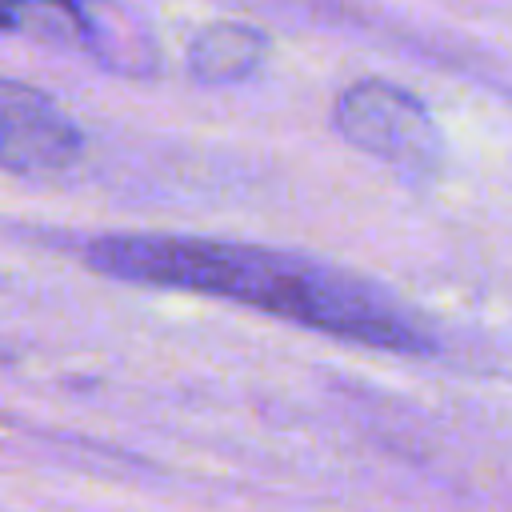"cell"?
Segmentation results:
<instances>
[{
    "mask_svg": "<svg viewBox=\"0 0 512 512\" xmlns=\"http://www.w3.org/2000/svg\"><path fill=\"white\" fill-rule=\"evenodd\" d=\"M80 256L92 272L124 284L236 300L244 308L292 320L300 328L400 356L440 352L436 332L392 292L356 272L296 252L204 236L108 232L84 240Z\"/></svg>",
    "mask_w": 512,
    "mask_h": 512,
    "instance_id": "6da1fadb",
    "label": "cell"
},
{
    "mask_svg": "<svg viewBox=\"0 0 512 512\" xmlns=\"http://www.w3.org/2000/svg\"><path fill=\"white\" fill-rule=\"evenodd\" d=\"M332 120L348 144L372 152L404 172H436L444 144L424 112V104L388 84V80H356L336 96Z\"/></svg>",
    "mask_w": 512,
    "mask_h": 512,
    "instance_id": "7a4b0ae2",
    "label": "cell"
},
{
    "mask_svg": "<svg viewBox=\"0 0 512 512\" xmlns=\"http://www.w3.org/2000/svg\"><path fill=\"white\" fill-rule=\"evenodd\" d=\"M80 148L84 132L52 96L0 76V168L20 176H48L68 168Z\"/></svg>",
    "mask_w": 512,
    "mask_h": 512,
    "instance_id": "3957f363",
    "label": "cell"
},
{
    "mask_svg": "<svg viewBox=\"0 0 512 512\" xmlns=\"http://www.w3.org/2000/svg\"><path fill=\"white\" fill-rule=\"evenodd\" d=\"M264 36L248 24H208L192 36L188 44V68L196 80L204 84H228V80H244L260 60H264Z\"/></svg>",
    "mask_w": 512,
    "mask_h": 512,
    "instance_id": "277c9868",
    "label": "cell"
},
{
    "mask_svg": "<svg viewBox=\"0 0 512 512\" xmlns=\"http://www.w3.org/2000/svg\"><path fill=\"white\" fill-rule=\"evenodd\" d=\"M12 28H16V16H12V12L0 4V32H12Z\"/></svg>",
    "mask_w": 512,
    "mask_h": 512,
    "instance_id": "5b68a950",
    "label": "cell"
}]
</instances>
